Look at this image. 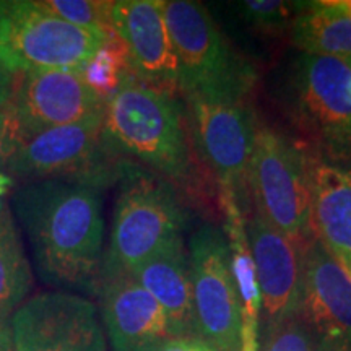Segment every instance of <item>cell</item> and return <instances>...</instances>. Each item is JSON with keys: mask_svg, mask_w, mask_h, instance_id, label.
<instances>
[{"mask_svg": "<svg viewBox=\"0 0 351 351\" xmlns=\"http://www.w3.org/2000/svg\"><path fill=\"white\" fill-rule=\"evenodd\" d=\"M101 192L60 179L25 182L13 192V217L28 238L44 283L96 295L104 258Z\"/></svg>", "mask_w": 351, "mask_h": 351, "instance_id": "6da1fadb", "label": "cell"}, {"mask_svg": "<svg viewBox=\"0 0 351 351\" xmlns=\"http://www.w3.org/2000/svg\"><path fill=\"white\" fill-rule=\"evenodd\" d=\"M108 152L171 184L181 197L205 194L204 171L195 155L178 95L132 73L108 101L103 119Z\"/></svg>", "mask_w": 351, "mask_h": 351, "instance_id": "7a4b0ae2", "label": "cell"}, {"mask_svg": "<svg viewBox=\"0 0 351 351\" xmlns=\"http://www.w3.org/2000/svg\"><path fill=\"white\" fill-rule=\"evenodd\" d=\"M101 280L134 275L171 241L181 238L187 210L178 191L150 171L129 165L119 179Z\"/></svg>", "mask_w": 351, "mask_h": 351, "instance_id": "3957f363", "label": "cell"}, {"mask_svg": "<svg viewBox=\"0 0 351 351\" xmlns=\"http://www.w3.org/2000/svg\"><path fill=\"white\" fill-rule=\"evenodd\" d=\"M163 12L178 60L179 95L249 99L256 70L231 46L207 7L194 0H169Z\"/></svg>", "mask_w": 351, "mask_h": 351, "instance_id": "277c9868", "label": "cell"}, {"mask_svg": "<svg viewBox=\"0 0 351 351\" xmlns=\"http://www.w3.org/2000/svg\"><path fill=\"white\" fill-rule=\"evenodd\" d=\"M283 103L306 148L328 158H351V65L300 54L283 83Z\"/></svg>", "mask_w": 351, "mask_h": 351, "instance_id": "5b68a950", "label": "cell"}, {"mask_svg": "<svg viewBox=\"0 0 351 351\" xmlns=\"http://www.w3.org/2000/svg\"><path fill=\"white\" fill-rule=\"evenodd\" d=\"M181 96L197 158L225 191L226 200L247 215L249 165L258 127L251 103L199 93Z\"/></svg>", "mask_w": 351, "mask_h": 351, "instance_id": "8992f818", "label": "cell"}, {"mask_svg": "<svg viewBox=\"0 0 351 351\" xmlns=\"http://www.w3.org/2000/svg\"><path fill=\"white\" fill-rule=\"evenodd\" d=\"M247 182L254 212L263 221L301 245L313 238L304 147L258 124Z\"/></svg>", "mask_w": 351, "mask_h": 351, "instance_id": "52a82bcc", "label": "cell"}, {"mask_svg": "<svg viewBox=\"0 0 351 351\" xmlns=\"http://www.w3.org/2000/svg\"><path fill=\"white\" fill-rule=\"evenodd\" d=\"M109 33L70 25L41 2H0V64L13 73L82 69Z\"/></svg>", "mask_w": 351, "mask_h": 351, "instance_id": "ba28073f", "label": "cell"}, {"mask_svg": "<svg viewBox=\"0 0 351 351\" xmlns=\"http://www.w3.org/2000/svg\"><path fill=\"white\" fill-rule=\"evenodd\" d=\"M103 119L104 116L91 117L32 135L3 173L21 184L60 179L101 191L117 184L130 163L108 152L103 140Z\"/></svg>", "mask_w": 351, "mask_h": 351, "instance_id": "9c48e42d", "label": "cell"}, {"mask_svg": "<svg viewBox=\"0 0 351 351\" xmlns=\"http://www.w3.org/2000/svg\"><path fill=\"white\" fill-rule=\"evenodd\" d=\"M195 333L217 351H241L243 322L230 241L215 225H204L189 239Z\"/></svg>", "mask_w": 351, "mask_h": 351, "instance_id": "30bf717a", "label": "cell"}, {"mask_svg": "<svg viewBox=\"0 0 351 351\" xmlns=\"http://www.w3.org/2000/svg\"><path fill=\"white\" fill-rule=\"evenodd\" d=\"M8 322L15 351H108L98 309L73 293L28 298Z\"/></svg>", "mask_w": 351, "mask_h": 351, "instance_id": "8fae6325", "label": "cell"}, {"mask_svg": "<svg viewBox=\"0 0 351 351\" xmlns=\"http://www.w3.org/2000/svg\"><path fill=\"white\" fill-rule=\"evenodd\" d=\"M298 315L319 351H351V274L315 236L302 244Z\"/></svg>", "mask_w": 351, "mask_h": 351, "instance_id": "7c38bea8", "label": "cell"}, {"mask_svg": "<svg viewBox=\"0 0 351 351\" xmlns=\"http://www.w3.org/2000/svg\"><path fill=\"white\" fill-rule=\"evenodd\" d=\"M12 101L28 137L104 116L108 104L86 85L82 69L19 73Z\"/></svg>", "mask_w": 351, "mask_h": 351, "instance_id": "4fadbf2b", "label": "cell"}, {"mask_svg": "<svg viewBox=\"0 0 351 351\" xmlns=\"http://www.w3.org/2000/svg\"><path fill=\"white\" fill-rule=\"evenodd\" d=\"M245 234L261 291L262 328L300 311L302 245L287 238L256 212L247 213Z\"/></svg>", "mask_w": 351, "mask_h": 351, "instance_id": "5bb4252c", "label": "cell"}, {"mask_svg": "<svg viewBox=\"0 0 351 351\" xmlns=\"http://www.w3.org/2000/svg\"><path fill=\"white\" fill-rule=\"evenodd\" d=\"M96 296L112 351H160L174 339L166 311L132 275L103 280Z\"/></svg>", "mask_w": 351, "mask_h": 351, "instance_id": "9a60e30c", "label": "cell"}, {"mask_svg": "<svg viewBox=\"0 0 351 351\" xmlns=\"http://www.w3.org/2000/svg\"><path fill=\"white\" fill-rule=\"evenodd\" d=\"M163 7V0H117L111 5V26L125 44L132 72L178 95V60Z\"/></svg>", "mask_w": 351, "mask_h": 351, "instance_id": "2e32d148", "label": "cell"}, {"mask_svg": "<svg viewBox=\"0 0 351 351\" xmlns=\"http://www.w3.org/2000/svg\"><path fill=\"white\" fill-rule=\"evenodd\" d=\"M304 152L313 232L351 274V158Z\"/></svg>", "mask_w": 351, "mask_h": 351, "instance_id": "e0dca14e", "label": "cell"}, {"mask_svg": "<svg viewBox=\"0 0 351 351\" xmlns=\"http://www.w3.org/2000/svg\"><path fill=\"white\" fill-rule=\"evenodd\" d=\"M132 276L166 311L174 337L197 335L191 265L182 236L165 245Z\"/></svg>", "mask_w": 351, "mask_h": 351, "instance_id": "ac0fdd59", "label": "cell"}, {"mask_svg": "<svg viewBox=\"0 0 351 351\" xmlns=\"http://www.w3.org/2000/svg\"><path fill=\"white\" fill-rule=\"evenodd\" d=\"M289 34L301 54L332 57L351 65V16L337 0L300 2Z\"/></svg>", "mask_w": 351, "mask_h": 351, "instance_id": "d6986e66", "label": "cell"}, {"mask_svg": "<svg viewBox=\"0 0 351 351\" xmlns=\"http://www.w3.org/2000/svg\"><path fill=\"white\" fill-rule=\"evenodd\" d=\"M32 288V267L12 207L5 204L0 212V322L10 320Z\"/></svg>", "mask_w": 351, "mask_h": 351, "instance_id": "ffe728a7", "label": "cell"}, {"mask_svg": "<svg viewBox=\"0 0 351 351\" xmlns=\"http://www.w3.org/2000/svg\"><path fill=\"white\" fill-rule=\"evenodd\" d=\"M132 73L134 72L125 44L114 32L108 34L106 41L101 44L99 49L82 67V75L86 85L106 103Z\"/></svg>", "mask_w": 351, "mask_h": 351, "instance_id": "44dd1931", "label": "cell"}, {"mask_svg": "<svg viewBox=\"0 0 351 351\" xmlns=\"http://www.w3.org/2000/svg\"><path fill=\"white\" fill-rule=\"evenodd\" d=\"M300 7V2H282V0H245L236 5L239 16L252 29L269 34V36H280L289 33L293 20Z\"/></svg>", "mask_w": 351, "mask_h": 351, "instance_id": "7402d4cb", "label": "cell"}, {"mask_svg": "<svg viewBox=\"0 0 351 351\" xmlns=\"http://www.w3.org/2000/svg\"><path fill=\"white\" fill-rule=\"evenodd\" d=\"M41 5L59 16L60 20L80 28L96 29V32L109 33L111 26V5L112 2H99V0H44Z\"/></svg>", "mask_w": 351, "mask_h": 351, "instance_id": "603a6c76", "label": "cell"}, {"mask_svg": "<svg viewBox=\"0 0 351 351\" xmlns=\"http://www.w3.org/2000/svg\"><path fill=\"white\" fill-rule=\"evenodd\" d=\"M28 138L15 104L10 99L3 106H0V168H7L12 158Z\"/></svg>", "mask_w": 351, "mask_h": 351, "instance_id": "cb8c5ba5", "label": "cell"}, {"mask_svg": "<svg viewBox=\"0 0 351 351\" xmlns=\"http://www.w3.org/2000/svg\"><path fill=\"white\" fill-rule=\"evenodd\" d=\"M160 351H217L197 335L174 337Z\"/></svg>", "mask_w": 351, "mask_h": 351, "instance_id": "d4e9b609", "label": "cell"}, {"mask_svg": "<svg viewBox=\"0 0 351 351\" xmlns=\"http://www.w3.org/2000/svg\"><path fill=\"white\" fill-rule=\"evenodd\" d=\"M16 78H19V73L10 72L5 65L0 64V106H3V104L13 98Z\"/></svg>", "mask_w": 351, "mask_h": 351, "instance_id": "484cf974", "label": "cell"}, {"mask_svg": "<svg viewBox=\"0 0 351 351\" xmlns=\"http://www.w3.org/2000/svg\"><path fill=\"white\" fill-rule=\"evenodd\" d=\"M0 351H15L10 330V322H0Z\"/></svg>", "mask_w": 351, "mask_h": 351, "instance_id": "4316f807", "label": "cell"}, {"mask_svg": "<svg viewBox=\"0 0 351 351\" xmlns=\"http://www.w3.org/2000/svg\"><path fill=\"white\" fill-rule=\"evenodd\" d=\"M16 181L12 178V176H8L7 173H3V171H0V212H2L3 208V197H5L7 192H10L13 187H15Z\"/></svg>", "mask_w": 351, "mask_h": 351, "instance_id": "83f0119b", "label": "cell"}, {"mask_svg": "<svg viewBox=\"0 0 351 351\" xmlns=\"http://www.w3.org/2000/svg\"><path fill=\"white\" fill-rule=\"evenodd\" d=\"M337 2H339L341 10L351 16V0H337Z\"/></svg>", "mask_w": 351, "mask_h": 351, "instance_id": "f1b7e54d", "label": "cell"}]
</instances>
